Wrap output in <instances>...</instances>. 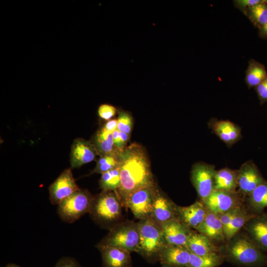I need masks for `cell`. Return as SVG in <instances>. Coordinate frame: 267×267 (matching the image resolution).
I'll use <instances>...</instances> for the list:
<instances>
[{"label": "cell", "mask_w": 267, "mask_h": 267, "mask_svg": "<svg viewBox=\"0 0 267 267\" xmlns=\"http://www.w3.org/2000/svg\"><path fill=\"white\" fill-rule=\"evenodd\" d=\"M120 184L117 191L122 205L135 190L153 183L146 154L137 144L125 148L119 155Z\"/></svg>", "instance_id": "obj_1"}, {"label": "cell", "mask_w": 267, "mask_h": 267, "mask_svg": "<svg viewBox=\"0 0 267 267\" xmlns=\"http://www.w3.org/2000/svg\"><path fill=\"white\" fill-rule=\"evenodd\" d=\"M224 259L240 266L261 267L267 263V257L250 239L239 236L233 239L221 255Z\"/></svg>", "instance_id": "obj_2"}, {"label": "cell", "mask_w": 267, "mask_h": 267, "mask_svg": "<svg viewBox=\"0 0 267 267\" xmlns=\"http://www.w3.org/2000/svg\"><path fill=\"white\" fill-rule=\"evenodd\" d=\"M122 203L116 193L104 191L94 197L89 214L100 226L111 228L122 215Z\"/></svg>", "instance_id": "obj_3"}, {"label": "cell", "mask_w": 267, "mask_h": 267, "mask_svg": "<svg viewBox=\"0 0 267 267\" xmlns=\"http://www.w3.org/2000/svg\"><path fill=\"white\" fill-rule=\"evenodd\" d=\"M140 237L137 223L132 221L119 222L109 229L97 246H111L129 252L139 253Z\"/></svg>", "instance_id": "obj_4"}, {"label": "cell", "mask_w": 267, "mask_h": 267, "mask_svg": "<svg viewBox=\"0 0 267 267\" xmlns=\"http://www.w3.org/2000/svg\"><path fill=\"white\" fill-rule=\"evenodd\" d=\"M139 237V253L149 260H156L160 252L167 245L162 227L150 218L137 222Z\"/></svg>", "instance_id": "obj_5"}, {"label": "cell", "mask_w": 267, "mask_h": 267, "mask_svg": "<svg viewBox=\"0 0 267 267\" xmlns=\"http://www.w3.org/2000/svg\"><path fill=\"white\" fill-rule=\"evenodd\" d=\"M93 199L89 191L80 188L57 205V214L63 222H74L89 213Z\"/></svg>", "instance_id": "obj_6"}, {"label": "cell", "mask_w": 267, "mask_h": 267, "mask_svg": "<svg viewBox=\"0 0 267 267\" xmlns=\"http://www.w3.org/2000/svg\"><path fill=\"white\" fill-rule=\"evenodd\" d=\"M157 191L154 183L140 188L131 194L123 205L131 211L135 218L140 220L149 218Z\"/></svg>", "instance_id": "obj_7"}, {"label": "cell", "mask_w": 267, "mask_h": 267, "mask_svg": "<svg viewBox=\"0 0 267 267\" xmlns=\"http://www.w3.org/2000/svg\"><path fill=\"white\" fill-rule=\"evenodd\" d=\"M216 171L213 165L204 162H198L192 166L191 181L203 203L214 190Z\"/></svg>", "instance_id": "obj_8"}, {"label": "cell", "mask_w": 267, "mask_h": 267, "mask_svg": "<svg viewBox=\"0 0 267 267\" xmlns=\"http://www.w3.org/2000/svg\"><path fill=\"white\" fill-rule=\"evenodd\" d=\"M79 189L71 169H66L49 186L50 203L53 205H58Z\"/></svg>", "instance_id": "obj_9"}, {"label": "cell", "mask_w": 267, "mask_h": 267, "mask_svg": "<svg viewBox=\"0 0 267 267\" xmlns=\"http://www.w3.org/2000/svg\"><path fill=\"white\" fill-rule=\"evenodd\" d=\"M266 181L253 161H246L237 170V186L244 195L249 196Z\"/></svg>", "instance_id": "obj_10"}, {"label": "cell", "mask_w": 267, "mask_h": 267, "mask_svg": "<svg viewBox=\"0 0 267 267\" xmlns=\"http://www.w3.org/2000/svg\"><path fill=\"white\" fill-rule=\"evenodd\" d=\"M150 218L160 226L168 222L178 219L177 205L157 191Z\"/></svg>", "instance_id": "obj_11"}, {"label": "cell", "mask_w": 267, "mask_h": 267, "mask_svg": "<svg viewBox=\"0 0 267 267\" xmlns=\"http://www.w3.org/2000/svg\"><path fill=\"white\" fill-rule=\"evenodd\" d=\"M98 154L95 145L83 138L76 139L71 146L70 164L76 168L92 162Z\"/></svg>", "instance_id": "obj_12"}, {"label": "cell", "mask_w": 267, "mask_h": 267, "mask_svg": "<svg viewBox=\"0 0 267 267\" xmlns=\"http://www.w3.org/2000/svg\"><path fill=\"white\" fill-rule=\"evenodd\" d=\"M208 125L213 133L228 147L236 143L242 137L241 128L229 120L213 118Z\"/></svg>", "instance_id": "obj_13"}, {"label": "cell", "mask_w": 267, "mask_h": 267, "mask_svg": "<svg viewBox=\"0 0 267 267\" xmlns=\"http://www.w3.org/2000/svg\"><path fill=\"white\" fill-rule=\"evenodd\" d=\"M161 227L167 245L185 247L192 233L190 227L179 219L168 222L163 224Z\"/></svg>", "instance_id": "obj_14"}, {"label": "cell", "mask_w": 267, "mask_h": 267, "mask_svg": "<svg viewBox=\"0 0 267 267\" xmlns=\"http://www.w3.org/2000/svg\"><path fill=\"white\" fill-rule=\"evenodd\" d=\"M236 203L235 193L214 190L204 204L208 211L220 215L237 207Z\"/></svg>", "instance_id": "obj_15"}, {"label": "cell", "mask_w": 267, "mask_h": 267, "mask_svg": "<svg viewBox=\"0 0 267 267\" xmlns=\"http://www.w3.org/2000/svg\"><path fill=\"white\" fill-rule=\"evenodd\" d=\"M190 252L185 246H166L159 253L157 261L162 265L176 267H187L190 260Z\"/></svg>", "instance_id": "obj_16"}, {"label": "cell", "mask_w": 267, "mask_h": 267, "mask_svg": "<svg viewBox=\"0 0 267 267\" xmlns=\"http://www.w3.org/2000/svg\"><path fill=\"white\" fill-rule=\"evenodd\" d=\"M99 250L103 267H132L130 252L118 247L97 246Z\"/></svg>", "instance_id": "obj_17"}, {"label": "cell", "mask_w": 267, "mask_h": 267, "mask_svg": "<svg viewBox=\"0 0 267 267\" xmlns=\"http://www.w3.org/2000/svg\"><path fill=\"white\" fill-rule=\"evenodd\" d=\"M177 210L178 219L195 229L204 222L208 212L202 202H196L187 207L177 206Z\"/></svg>", "instance_id": "obj_18"}, {"label": "cell", "mask_w": 267, "mask_h": 267, "mask_svg": "<svg viewBox=\"0 0 267 267\" xmlns=\"http://www.w3.org/2000/svg\"><path fill=\"white\" fill-rule=\"evenodd\" d=\"M251 239L262 250L267 252V213L254 216L246 224Z\"/></svg>", "instance_id": "obj_19"}, {"label": "cell", "mask_w": 267, "mask_h": 267, "mask_svg": "<svg viewBox=\"0 0 267 267\" xmlns=\"http://www.w3.org/2000/svg\"><path fill=\"white\" fill-rule=\"evenodd\" d=\"M210 240L223 241L225 236L219 215L208 211L204 222L196 229Z\"/></svg>", "instance_id": "obj_20"}, {"label": "cell", "mask_w": 267, "mask_h": 267, "mask_svg": "<svg viewBox=\"0 0 267 267\" xmlns=\"http://www.w3.org/2000/svg\"><path fill=\"white\" fill-rule=\"evenodd\" d=\"M185 247L191 253L200 256L217 253V248L211 241L200 233L192 232Z\"/></svg>", "instance_id": "obj_21"}, {"label": "cell", "mask_w": 267, "mask_h": 267, "mask_svg": "<svg viewBox=\"0 0 267 267\" xmlns=\"http://www.w3.org/2000/svg\"><path fill=\"white\" fill-rule=\"evenodd\" d=\"M237 186V171L224 168L216 171L214 190L235 193Z\"/></svg>", "instance_id": "obj_22"}, {"label": "cell", "mask_w": 267, "mask_h": 267, "mask_svg": "<svg viewBox=\"0 0 267 267\" xmlns=\"http://www.w3.org/2000/svg\"><path fill=\"white\" fill-rule=\"evenodd\" d=\"M267 77L265 66L254 59L248 61L245 81L249 89L255 88Z\"/></svg>", "instance_id": "obj_23"}, {"label": "cell", "mask_w": 267, "mask_h": 267, "mask_svg": "<svg viewBox=\"0 0 267 267\" xmlns=\"http://www.w3.org/2000/svg\"><path fill=\"white\" fill-rule=\"evenodd\" d=\"M94 142V145L101 156L110 155L119 156L121 152L114 146L112 133L103 128L97 132Z\"/></svg>", "instance_id": "obj_24"}, {"label": "cell", "mask_w": 267, "mask_h": 267, "mask_svg": "<svg viewBox=\"0 0 267 267\" xmlns=\"http://www.w3.org/2000/svg\"><path fill=\"white\" fill-rule=\"evenodd\" d=\"M249 204L253 211L260 213L267 207V181L259 185L249 195Z\"/></svg>", "instance_id": "obj_25"}, {"label": "cell", "mask_w": 267, "mask_h": 267, "mask_svg": "<svg viewBox=\"0 0 267 267\" xmlns=\"http://www.w3.org/2000/svg\"><path fill=\"white\" fill-rule=\"evenodd\" d=\"M224 260L223 257L217 253L202 256L191 253L187 267H217L220 266Z\"/></svg>", "instance_id": "obj_26"}, {"label": "cell", "mask_w": 267, "mask_h": 267, "mask_svg": "<svg viewBox=\"0 0 267 267\" xmlns=\"http://www.w3.org/2000/svg\"><path fill=\"white\" fill-rule=\"evenodd\" d=\"M253 217L245 213L240 208L224 231L225 238L228 240L232 239Z\"/></svg>", "instance_id": "obj_27"}, {"label": "cell", "mask_w": 267, "mask_h": 267, "mask_svg": "<svg viewBox=\"0 0 267 267\" xmlns=\"http://www.w3.org/2000/svg\"><path fill=\"white\" fill-rule=\"evenodd\" d=\"M120 184V176L119 165L101 174L99 185L102 191H113L116 193Z\"/></svg>", "instance_id": "obj_28"}, {"label": "cell", "mask_w": 267, "mask_h": 267, "mask_svg": "<svg viewBox=\"0 0 267 267\" xmlns=\"http://www.w3.org/2000/svg\"><path fill=\"white\" fill-rule=\"evenodd\" d=\"M244 14L259 29L267 22V3L263 2L248 7Z\"/></svg>", "instance_id": "obj_29"}, {"label": "cell", "mask_w": 267, "mask_h": 267, "mask_svg": "<svg viewBox=\"0 0 267 267\" xmlns=\"http://www.w3.org/2000/svg\"><path fill=\"white\" fill-rule=\"evenodd\" d=\"M119 165V156L114 155H101L97 160L92 173L103 174L112 170Z\"/></svg>", "instance_id": "obj_30"}, {"label": "cell", "mask_w": 267, "mask_h": 267, "mask_svg": "<svg viewBox=\"0 0 267 267\" xmlns=\"http://www.w3.org/2000/svg\"><path fill=\"white\" fill-rule=\"evenodd\" d=\"M118 113L117 130L130 134L133 125L132 116L128 112L123 110H119Z\"/></svg>", "instance_id": "obj_31"}, {"label": "cell", "mask_w": 267, "mask_h": 267, "mask_svg": "<svg viewBox=\"0 0 267 267\" xmlns=\"http://www.w3.org/2000/svg\"><path fill=\"white\" fill-rule=\"evenodd\" d=\"M112 134L115 147L122 152L125 148V147L129 139V134L117 129L114 131Z\"/></svg>", "instance_id": "obj_32"}, {"label": "cell", "mask_w": 267, "mask_h": 267, "mask_svg": "<svg viewBox=\"0 0 267 267\" xmlns=\"http://www.w3.org/2000/svg\"><path fill=\"white\" fill-rule=\"evenodd\" d=\"M117 111V109L111 104H102L99 106L97 112L101 119L109 121L115 116Z\"/></svg>", "instance_id": "obj_33"}, {"label": "cell", "mask_w": 267, "mask_h": 267, "mask_svg": "<svg viewBox=\"0 0 267 267\" xmlns=\"http://www.w3.org/2000/svg\"><path fill=\"white\" fill-rule=\"evenodd\" d=\"M266 2V0H233L234 6L243 13L245 10L255 5Z\"/></svg>", "instance_id": "obj_34"}, {"label": "cell", "mask_w": 267, "mask_h": 267, "mask_svg": "<svg viewBox=\"0 0 267 267\" xmlns=\"http://www.w3.org/2000/svg\"><path fill=\"white\" fill-rule=\"evenodd\" d=\"M261 104L267 102V77L255 88Z\"/></svg>", "instance_id": "obj_35"}, {"label": "cell", "mask_w": 267, "mask_h": 267, "mask_svg": "<svg viewBox=\"0 0 267 267\" xmlns=\"http://www.w3.org/2000/svg\"><path fill=\"white\" fill-rule=\"evenodd\" d=\"M239 208H240L239 207L237 206L223 214L219 215L220 219L222 224L223 232L224 230L227 228L231 219L239 210Z\"/></svg>", "instance_id": "obj_36"}, {"label": "cell", "mask_w": 267, "mask_h": 267, "mask_svg": "<svg viewBox=\"0 0 267 267\" xmlns=\"http://www.w3.org/2000/svg\"><path fill=\"white\" fill-rule=\"evenodd\" d=\"M54 267H82L80 264L74 258L64 257L60 259Z\"/></svg>", "instance_id": "obj_37"}, {"label": "cell", "mask_w": 267, "mask_h": 267, "mask_svg": "<svg viewBox=\"0 0 267 267\" xmlns=\"http://www.w3.org/2000/svg\"><path fill=\"white\" fill-rule=\"evenodd\" d=\"M117 119H112L106 122L103 128L107 131L113 133L117 129Z\"/></svg>", "instance_id": "obj_38"}, {"label": "cell", "mask_w": 267, "mask_h": 267, "mask_svg": "<svg viewBox=\"0 0 267 267\" xmlns=\"http://www.w3.org/2000/svg\"><path fill=\"white\" fill-rule=\"evenodd\" d=\"M259 36L264 39H267V22L259 29Z\"/></svg>", "instance_id": "obj_39"}, {"label": "cell", "mask_w": 267, "mask_h": 267, "mask_svg": "<svg viewBox=\"0 0 267 267\" xmlns=\"http://www.w3.org/2000/svg\"><path fill=\"white\" fill-rule=\"evenodd\" d=\"M5 267H20L14 264H9L7 265Z\"/></svg>", "instance_id": "obj_40"}, {"label": "cell", "mask_w": 267, "mask_h": 267, "mask_svg": "<svg viewBox=\"0 0 267 267\" xmlns=\"http://www.w3.org/2000/svg\"><path fill=\"white\" fill-rule=\"evenodd\" d=\"M162 267H176L168 265H162Z\"/></svg>", "instance_id": "obj_41"}, {"label": "cell", "mask_w": 267, "mask_h": 267, "mask_svg": "<svg viewBox=\"0 0 267 267\" xmlns=\"http://www.w3.org/2000/svg\"><path fill=\"white\" fill-rule=\"evenodd\" d=\"M266 3H267V0H266Z\"/></svg>", "instance_id": "obj_42"}]
</instances>
